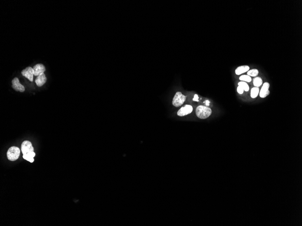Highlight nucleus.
Wrapping results in <instances>:
<instances>
[{"mask_svg":"<svg viewBox=\"0 0 302 226\" xmlns=\"http://www.w3.org/2000/svg\"><path fill=\"white\" fill-rule=\"evenodd\" d=\"M197 117L200 119H205L209 117L212 114V110L210 108L205 106L200 105L197 107L196 111Z\"/></svg>","mask_w":302,"mask_h":226,"instance_id":"f257e3e1","label":"nucleus"},{"mask_svg":"<svg viewBox=\"0 0 302 226\" xmlns=\"http://www.w3.org/2000/svg\"><path fill=\"white\" fill-rule=\"evenodd\" d=\"M21 150L17 147L12 146L9 148L7 152V157L10 161H14L19 158Z\"/></svg>","mask_w":302,"mask_h":226,"instance_id":"f03ea898","label":"nucleus"},{"mask_svg":"<svg viewBox=\"0 0 302 226\" xmlns=\"http://www.w3.org/2000/svg\"><path fill=\"white\" fill-rule=\"evenodd\" d=\"M186 98V96L182 94L181 92H177L173 98L172 104L176 107H179L184 103Z\"/></svg>","mask_w":302,"mask_h":226,"instance_id":"7ed1b4c3","label":"nucleus"},{"mask_svg":"<svg viewBox=\"0 0 302 226\" xmlns=\"http://www.w3.org/2000/svg\"><path fill=\"white\" fill-rule=\"evenodd\" d=\"M21 150L23 155L31 152H34V149L30 142L25 141L23 142L21 146Z\"/></svg>","mask_w":302,"mask_h":226,"instance_id":"20e7f679","label":"nucleus"},{"mask_svg":"<svg viewBox=\"0 0 302 226\" xmlns=\"http://www.w3.org/2000/svg\"><path fill=\"white\" fill-rule=\"evenodd\" d=\"M21 74L23 76L28 79L30 81H33V75H34L33 68L31 67H27L22 70Z\"/></svg>","mask_w":302,"mask_h":226,"instance_id":"39448f33","label":"nucleus"},{"mask_svg":"<svg viewBox=\"0 0 302 226\" xmlns=\"http://www.w3.org/2000/svg\"><path fill=\"white\" fill-rule=\"evenodd\" d=\"M193 111V107L189 105H185V106L181 107L177 112V115L180 117H183L191 113Z\"/></svg>","mask_w":302,"mask_h":226,"instance_id":"423d86ee","label":"nucleus"},{"mask_svg":"<svg viewBox=\"0 0 302 226\" xmlns=\"http://www.w3.org/2000/svg\"><path fill=\"white\" fill-rule=\"evenodd\" d=\"M12 87L16 91H20L21 92H23L25 91V87L20 83V81L16 77L12 81Z\"/></svg>","mask_w":302,"mask_h":226,"instance_id":"0eeeda50","label":"nucleus"},{"mask_svg":"<svg viewBox=\"0 0 302 226\" xmlns=\"http://www.w3.org/2000/svg\"><path fill=\"white\" fill-rule=\"evenodd\" d=\"M270 84L268 82H265L263 84L262 87L260 90V97L262 98H265L270 94V91H269Z\"/></svg>","mask_w":302,"mask_h":226,"instance_id":"6e6552de","label":"nucleus"},{"mask_svg":"<svg viewBox=\"0 0 302 226\" xmlns=\"http://www.w3.org/2000/svg\"><path fill=\"white\" fill-rule=\"evenodd\" d=\"M34 75L38 76V75L44 73V72L45 71V67L42 64H38L34 66Z\"/></svg>","mask_w":302,"mask_h":226,"instance_id":"1a4fd4ad","label":"nucleus"},{"mask_svg":"<svg viewBox=\"0 0 302 226\" xmlns=\"http://www.w3.org/2000/svg\"><path fill=\"white\" fill-rule=\"evenodd\" d=\"M47 78L45 74L42 73L36 79L35 82L38 87H41L46 82Z\"/></svg>","mask_w":302,"mask_h":226,"instance_id":"9d476101","label":"nucleus"},{"mask_svg":"<svg viewBox=\"0 0 302 226\" xmlns=\"http://www.w3.org/2000/svg\"><path fill=\"white\" fill-rule=\"evenodd\" d=\"M250 70V67L248 66L244 65L239 66L235 70V73L237 75H240Z\"/></svg>","mask_w":302,"mask_h":226,"instance_id":"9b49d317","label":"nucleus"},{"mask_svg":"<svg viewBox=\"0 0 302 226\" xmlns=\"http://www.w3.org/2000/svg\"><path fill=\"white\" fill-rule=\"evenodd\" d=\"M35 156V153L34 152H31L25 155H23V158L24 159L27 160L30 162L33 163L34 161V158Z\"/></svg>","mask_w":302,"mask_h":226,"instance_id":"f8f14e48","label":"nucleus"},{"mask_svg":"<svg viewBox=\"0 0 302 226\" xmlns=\"http://www.w3.org/2000/svg\"><path fill=\"white\" fill-rule=\"evenodd\" d=\"M253 83L255 87L259 88L263 84V81L260 77L257 76L253 79Z\"/></svg>","mask_w":302,"mask_h":226,"instance_id":"ddd939ff","label":"nucleus"},{"mask_svg":"<svg viewBox=\"0 0 302 226\" xmlns=\"http://www.w3.org/2000/svg\"><path fill=\"white\" fill-rule=\"evenodd\" d=\"M260 92L259 88L258 87H253L251 89V98H255L257 97Z\"/></svg>","mask_w":302,"mask_h":226,"instance_id":"4468645a","label":"nucleus"},{"mask_svg":"<svg viewBox=\"0 0 302 226\" xmlns=\"http://www.w3.org/2000/svg\"><path fill=\"white\" fill-rule=\"evenodd\" d=\"M247 75L250 77H257L259 74V71L257 69H253L247 71Z\"/></svg>","mask_w":302,"mask_h":226,"instance_id":"2eb2a0df","label":"nucleus"},{"mask_svg":"<svg viewBox=\"0 0 302 226\" xmlns=\"http://www.w3.org/2000/svg\"><path fill=\"white\" fill-rule=\"evenodd\" d=\"M238 85L240 86L242 88H243L244 91L246 92H248L249 90V86L245 82H239L238 83Z\"/></svg>","mask_w":302,"mask_h":226,"instance_id":"dca6fc26","label":"nucleus"},{"mask_svg":"<svg viewBox=\"0 0 302 226\" xmlns=\"http://www.w3.org/2000/svg\"><path fill=\"white\" fill-rule=\"evenodd\" d=\"M239 80L242 81L247 82H251L252 81L251 77L247 75H242L239 77Z\"/></svg>","mask_w":302,"mask_h":226,"instance_id":"f3484780","label":"nucleus"},{"mask_svg":"<svg viewBox=\"0 0 302 226\" xmlns=\"http://www.w3.org/2000/svg\"><path fill=\"white\" fill-rule=\"evenodd\" d=\"M244 89L243 88H242L240 86H238V87L237 88V93L240 94H243L244 93Z\"/></svg>","mask_w":302,"mask_h":226,"instance_id":"a211bd4d","label":"nucleus"},{"mask_svg":"<svg viewBox=\"0 0 302 226\" xmlns=\"http://www.w3.org/2000/svg\"><path fill=\"white\" fill-rule=\"evenodd\" d=\"M199 99V97H198V96L197 94H195V95H194V98L193 100L194 101L198 102L199 101V99Z\"/></svg>","mask_w":302,"mask_h":226,"instance_id":"6ab92c4d","label":"nucleus"},{"mask_svg":"<svg viewBox=\"0 0 302 226\" xmlns=\"http://www.w3.org/2000/svg\"><path fill=\"white\" fill-rule=\"evenodd\" d=\"M205 103H206V105L207 106H209V104H210V102L209 100H206L205 101Z\"/></svg>","mask_w":302,"mask_h":226,"instance_id":"aec40b11","label":"nucleus"}]
</instances>
